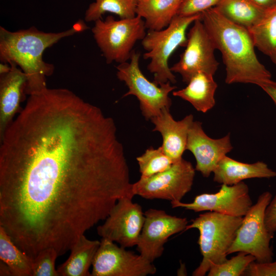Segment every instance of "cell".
I'll return each instance as SVG.
<instances>
[{
  "label": "cell",
  "mask_w": 276,
  "mask_h": 276,
  "mask_svg": "<svg viewBox=\"0 0 276 276\" xmlns=\"http://www.w3.org/2000/svg\"><path fill=\"white\" fill-rule=\"evenodd\" d=\"M113 119L63 88L29 95L0 139V226L32 258L58 256L134 196Z\"/></svg>",
  "instance_id": "obj_1"
},
{
  "label": "cell",
  "mask_w": 276,
  "mask_h": 276,
  "mask_svg": "<svg viewBox=\"0 0 276 276\" xmlns=\"http://www.w3.org/2000/svg\"><path fill=\"white\" fill-rule=\"evenodd\" d=\"M88 29L81 19L60 32H45L35 27L10 31L0 27V59L16 64L27 77L26 94L30 95L47 88L46 78L52 75L53 64L43 60L44 51L65 37Z\"/></svg>",
  "instance_id": "obj_2"
},
{
  "label": "cell",
  "mask_w": 276,
  "mask_h": 276,
  "mask_svg": "<svg viewBox=\"0 0 276 276\" xmlns=\"http://www.w3.org/2000/svg\"><path fill=\"white\" fill-rule=\"evenodd\" d=\"M201 20L225 66V83H250L260 87L271 75L259 60L248 30L222 16L214 8L201 13Z\"/></svg>",
  "instance_id": "obj_3"
},
{
  "label": "cell",
  "mask_w": 276,
  "mask_h": 276,
  "mask_svg": "<svg viewBox=\"0 0 276 276\" xmlns=\"http://www.w3.org/2000/svg\"><path fill=\"white\" fill-rule=\"evenodd\" d=\"M243 217H236L209 211L191 220L184 231L196 228L199 232L198 244L202 256L193 276H204L211 267L226 261Z\"/></svg>",
  "instance_id": "obj_4"
},
{
  "label": "cell",
  "mask_w": 276,
  "mask_h": 276,
  "mask_svg": "<svg viewBox=\"0 0 276 276\" xmlns=\"http://www.w3.org/2000/svg\"><path fill=\"white\" fill-rule=\"evenodd\" d=\"M201 16V13L191 16L176 15L165 29L148 30L147 32L142 40V45L146 51L143 57L145 60H150L147 69L153 74V81L156 84L176 82L168 60L178 47L186 46L188 27Z\"/></svg>",
  "instance_id": "obj_5"
},
{
  "label": "cell",
  "mask_w": 276,
  "mask_h": 276,
  "mask_svg": "<svg viewBox=\"0 0 276 276\" xmlns=\"http://www.w3.org/2000/svg\"><path fill=\"white\" fill-rule=\"evenodd\" d=\"M146 29L144 19L139 15L118 20L109 15L104 20L95 21L91 32L106 63L120 64L130 60L133 47L144 38Z\"/></svg>",
  "instance_id": "obj_6"
},
{
  "label": "cell",
  "mask_w": 276,
  "mask_h": 276,
  "mask_svg": "<svg viewBox=\"0 0 276 276\" xmlns=\"http://www.w3.org/2000/svg\"><path fill=\"white\" fill-rule=\"evenodd\" d=\"M140 53L133 51L129 62L116 66L117 76L128 88L123 97L130 95L136 97L142 114L149 120L159 114L163 109H170L172 100L169 95L176 86L172 85L170 82L157 84L148 80L140 69Z\"/></svg>",
  "instance_id": "obj_7"
},
{
  "label": "cell",
  "mask_w": 276,
  "mask_h": 276,
  "mask_svg": "<svg viewBox=\"0 0 276 276\" xmlns=\"http://www.w3.org/2000/svg\"><path fill=\"white\" fill-rule=\"evenodd\" d=\"M271 199L272 194L268 191L259 196L243 217L227 255L242 251L254 256L257 262L272 261L273 254L270 243L274 235L267 231L264 221L265 212Z\"/></svg>",
  "instance_id": "obj_8"
},
{
  "label": "cell",
  "mask_w": 276,
  "mask_h": 276,
  "mask_svg": "<svg viewBox=\"0 0 276 276\" xmlns=\"http://www.w3.org/2000/svg\"><path fill=\"white\" fill-rule=\"evenodd\" d=\"M192 163L183 158L168 169L132 183V192L147 199L181 201L192 189L195 175Z\"/></svg>",
  "instance_id": "obj_9"
},
{
  "label": "cell",
  "mask_w": 276,
  "mask_h": 276,
  "mask_svg": "<svg viewBox=\"0 0 276 276\" xmlns=\"http://www.w3.org/2000/svg\"><path fill=\"white\" fill-rule=\"evenodd\" d=\"M185 47L179 60L170 67L173 73L180 74L187 83L199 72L215 74L219 65L214 55L216 48L201 18L193 22Z\"/></svg>",
  "instance_id": "obj_10"
},
{
  "label": "cell",
  "mask_w": 276,
  "mask_h": 276,
  "mask_svg": "<svg viewBox=\"0 0 276 276\" xmlns=\"http://www.w3.org/2000/svg\"><path fill=\"white\" fill-rule=\"evenodd\" d=\"M93 276H146L154 274L153 263L139 255L102 238L92 263Z\"/></svg>",
  "instance_id": "obj_11"
},
{
  "label": "cell",
  "mask_w": 276,
  "mask_h": 276,
  "mask_svg": "<svg viewBox=\"0 0 276 276\" xmlns=\"http://www.w3.org/2000/svg\"><path fill=\"white\" fill-rule=\"evenodd\" d=\"M134 196L120 198L104 222L97 228L102 238L119 243L124 248L136 246L145 221L141 206L132 202Z\"/></svg>",
  "instance_id": "obj_12"
},
{
  "label": "cell",
  "mask_w": 276,
  "mask_h": 276,
  "mask_svg": "<svg viewBox=\"0 0 276 276\" xmlns=\"http://www.w3.org/2000/svg\"><path fill=\"white\" fill-rule=\"evenodd\" d=\"M144 215L145 221L136 246L140 254L153 263L163 255L169 237L184 231L188 221L186 218L172 216L155 209L147 210Z\"/></svg>",
  "instance_id": "obj_13"
},
{
  "label": "cell",
  "mask_w": 276,
  "mask_h": 276,
  "mask_svg": "<svg viewBox=\"0 0 276 276\" xmlns=\"http://www.w3.org/2000/svg\"><path fill=\"white\" fill-rule=\"evenodd\" d=\"M173 208H182L195 212H215L236 217H244L252 205L248 186L243 181L234 185L222 184L216 193H203L190 203L170 202Z\"/></svg>",
  "instance_id": "obj_14"
},
{
  "label": "cell",
  "mask_w": 276,
  "mask_h": 276,
  "mask_svg": "<svg viewBox=\"0 0 276 276\" xmlns=\"http://www.w3.org/2000/svg\"><path fill=\"white\" fill-rule=\"evenodd\" d=\"M233 149L230 134L220 139L208 136L202 127V123L193 121L188 132L186 150L195 157V170L203 176L208 177L218 163Z\"/></svg>",
  "instance_id": "obj_15"
},
{
  "label": "cell",
  "mask_w": 276,
  "mask_h": 276,
  "mask_svg": "<svg viewBox=\"0 0 276 276\" xmlns=\"http://www.w3.org/2000/svg\"><path fill=\"white\" fill-rule=\"evenodd\" d=\"M150 120L155 126L153 131L159 132L162 136L161 147L165 153L174 163L180 160L186 150L189 130L194 121L193 116L190 114L180 121H176L170 109L164 108Z\"/></svg>",
  "instance_id": "obj_16"
},
{
  "label": "cell",
  "mask_w": 276,
  "mask_h": 276,
  "mask_svg": "<svg viewBox=\"0 0 276 276\" xmlns=\"http://www.w3.org/2000/svg\"><path fill=\"white\" fill-rule=\"evenodd\" d=\"M9 64L10 71L0 78V139L20 111L27 85V77L22 70L15 63Z\"/></svg>",
  "instance_id": "obj_17"
},
{
  "label": "cell",
  "mask_w": 276,
  "mask_h": 276,
  "mask_svg": "<svg viewBox=\"0 0 276 276\" xmlns=\"http://www.w3.org/2000/svg\"><path fill=\"white\" fill-rule=\"evenodd\" d=\"M213 173L214 181L229 186L249 178L276 177V172L263 162L244 163L226 155L218 163Z\"/></svg>",
  "instance_id": "obj_18"
},
{
  "label": "cell",
  "mask_w": 276,
  "mask_h": 276,
  "mask_svg": "<svg viewBox=\"0 0 276 276\" xmlns=\"http://www.w3.org/2000/svg\"><path fill=\"white\" fill-rule=\"evenodd\" d=\"M213 76L206 72H199L192 77L186 87L173 91L172 94L189 102L197 111L205 113L215 104L217 84Z\"/></svg>",
  "instance_id": "obj_19"
},
{
  "label": "cell",
  "mask_w": 276,
  "mask_h": 276,
  "mask_svg": "<svg viewBox=\"0 0 276 276\" xmlns=\"http://www.w3.org/2000/svg\"><path fill=\"white\" fill-rule=\"evenodd\" d=\"M100 244V241L89 240L84 234L81 235L71 248L68 259L57 267L58 275H91L89 269Z\"/></svg>",
  "instance_id": "obj_20"
},
{
  "label": "cell",
  "mask_w": 276,
  "mask_h": 276,
  "mask_svg": "<svg viewBox=\"0 0 276 276\" xmlns=\"http://www.w3.org/2000/svg\"><path fill=\"white\" fill-rule=\"evenodd\" d=\"M182 0H138L136 15L144 20L148 30H160L177 15Z\"/></svg>",
  "instance_id": "obj_21"
},
{
  "label": "cell",
  "mask_w": 276,
  "mask_h": 276,
  "mask_svg": "<svg viewBox=\"0 0 276 276\" xmlns=\"http://www.w3.org/2000/svg\"><path fill=\"white\" fill-rule=\"evenodd\" d=\"M214 8L227 20L247 29L259 22L267 11L249 0H221Z\"/></svg>",
  "instance_id": "obj_22"
},
{
  "label": "cell",
  "mask_w": 276,
  "mask_h": 276,
  "mask_svg": "<svg viewBox=\"0 0 276 276\" xmlns=\"http://www.w3.org/2000/svg\"><path fill=\"white\" fill-rule=\"evenodd\" d=\"M247 30L255 47L276 64V6L267 10L263 18Z\"/></svg>",
  "instance_id": "obj_23"
},
{
  "label": "cell",
  "mask_w": 276,
  "mask_h": 276,
  "mask_svg": "<svg viewBox=\"0 0 276 276\" xmlns=\"http://www.w3.org/2000/svg\"><path fill=\"white\" fill-rule=\"evenodd\" d=\"M0 260L9 268L13 276H32L33 259L13 242L0 226Z\"/></svg>",
  "instance_id": "obj_24"
},
{
  "label": "cell",
  "mask_w": 276,
  "mask_h": 276,
  "mask_svg": "<svg viewBox=\"0 0 276 276\" xmlns=\"http://www.w3.org/2000/svg\"><path fill=\"white\" fill-rule=\"evenodd\" d=\"M137 0H95L86 9L84 20L96 21L102 19L106 12L118 15L120 19L130 18L136 15Z\"/></svg>",
  "instance_id": "obj_25"
},
{
  "label": "cell",
  "mask_w": 276,
  "mask_h": 276,
  "mask_svg": "<svg viewBox=\"0 0 276 276\" xmlns=\"http://www.w3.org/2000/svg\"><path fill=\"white\" fill-rule=\"evenodd\" d=\"M141 178H147L162 172L171 167L173 161L164 152L161 146L155 149H147L141 155L136 157Z\"/></svg>",
  "instance_id": "obj_26"
},
{
  "label": "cell",
  "mask_w": 276,
  "mask_h": 276,
  "mask_svg": "<svg viewBox=\"0 0 276 276\" xmlns=\"http://www.w3.org/2000/svg\"><path fill=\"white\" fill-rule=\"evenodd\" d=\"M224 262L212 265L208 271V276H240L256 258L250 254L240 251Z\"/></svg>",
  "instance_id": "obj_27"
},
{
  "label": "cell",
  "mask_w": 276,
  "mask_h": 276,
  "mask_svg": "<svg viewBox=\"0 0 276 276\" xmlns=\"http://www.w3.org/2000/svg\"><path fill=\"white\" fill-rule=\"evenodd\" d=\"M56 250L49 247L40 250L33 259L32 276H59L55 268Z\"/></svg>",
  "instance_id": "obj_28"
},
{
  "label": "cell",
  "mask_w": 276,
  "mask_h": 276,
  "mask_svg": "<svg viewBox=\"0 0 276 276\" xmlns=\"http://www.w3.org/2000/svg\"><path fill=\"white\" fill-rule=\"evenodd\" d=\"M221 0H182L177 15L191 16L200 14L216 7Z\"/></svg>",
  "instance_id": "obj_29"
},
{
  "label": "cell",
  "mask_w": 276,
  "mask_h": 276,
  "mask_svg": "<svg viewBox=\"0 0 276 276\" xmlns=\"http://www.w3.org/2000/svg\"><path fill=\"white\" fill-rule=\"evenodd\" d=\"M245 276H276V261L259 263L251 262L245 270Z\"/></svg>",
  "instance_id": "obj_30"
},
{
  "label": "cell",
  "mask_w": 276,
  "mask_h": 276,
  "mask_svg": "<svg viewBox=\"0 0 276 276\" xmlns=\"http://www.w3.org/2000/svg\"><path fill=\"white\" fill-rule=\"evenodd\" d=\"M264 221L267 231L274 235L276 232V195L266 209Z\"/></svg>",
  "instance_id": "obj_31"
},
{
  "label": "cell",
  "mask_w": 276,
  "mask_h": 276,
  "mask_svg": "<svg viewBox=\"0 0 276 276\" xmlns=\"http://www.w3.org/2000/svg\"><path fill=\"white\" fill-rule=\"evenodd\" d=\"M260 87L271 98L276 105V81L271 80Z\"/></svg>",
  "instance_id": "obj_32"
},
{
  "label": "cell",
  "mask_w": 276,
  "mask_h": 276,
  "mask_svg": "<svg viewBox=\"0 0 276 276\" xmlns=\"http://www.w3.org/2000/svg\"><path fill=\"white\" fill-rule=\"evenodd\" d=\"M252 3L265 10H268L276 6V0H249Z\"/></svg>",
  "instance_id": "obj_33"
},
{
  "label": "cell",
  "mask_w": 276,
  "mask_h": 276,
  "mask_svg": "<svg viewBox=\"0 0 276 276\" xmlns=\"http://www.w3.org/2000/svg\"><path fill=\"white\" fill-rule=\"evenodd\" d=\"M11 68V65H9L8 63L1 62L0 64V75L8 73Z\"/></svg>",
  "instance_id": "obj_34"
},
{
  "label": "cell",
  "mask_w": 276,
  "mask_h": 276,
  "mask_svg": "<svg viewBox=\"0 0 276 276\" xmlns=\"http://www.w3.org/2000/svg\"><path fill=\"white\" fill-rule=\"evenodd\" d=\"M138 1V0H137Z\"/></svg>",
  "instance_id": "obj_35"
}]
</instances>
